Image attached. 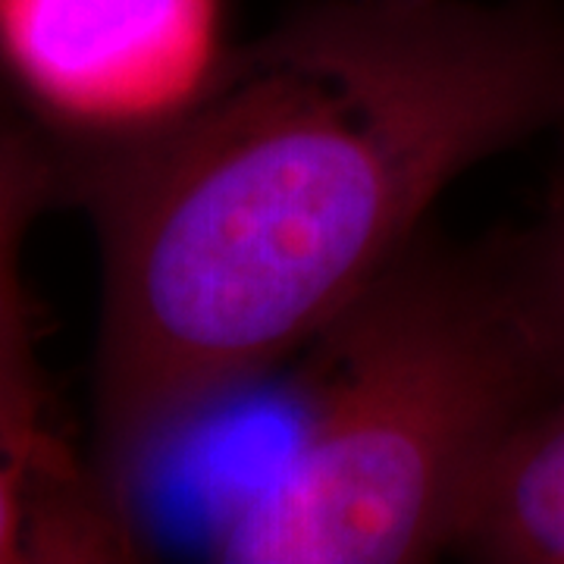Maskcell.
<instances>
[{
	"instance_id": "obj_1",
	"label": "cell",
	"mask_w": 564,
	"mask_h": 564,
	"mask_svg": "<svg viewBox=\"0 0 564 564\" xmlns=\"http://www.w3.org/2000/svg\"><path fill=\"white\" fill-rule=\"evenodd\" d=\"M562 120L564 25L543 10L329 0L232 51L170 129L95 158L110 502L348 314L464 173Z\"/></svg>"
},
{
	"instance_id": "obj_2",
	"label": "cell",
	"mask_w": 564,
	"mask_h": 564,
	"mask_svg": "<svg viewBox=\"0 0 564 564\" xmlns=\"http://www.w3.org/2000/svg\"><path fill=\"white\" fill-rule=\"evenodd\" d=\"M295 443L232 508L229 564H417L467 527L564 361L527 270L417 245L317 343Z\"/></svg>"
},
{
	"instance_id": "obj_3",
	"label": "cell",
	"mask_w": 564,
	"mask_h": 564,
	"mask_svg": "<svg viewBox=\"0 0 564 564\" xmlns=\"http://www.w3.org/2000/svg\"><path fill=\"white\" fill-rule=\"evenodd\" d=\"M229 54L223 0H0V82L95 158L182 120Z\"/></svg>"
},
{
	"instance_id": "obj_4",
	"label": "cell",
	"mask_w": 564,
	"mask_h": 564,
	"mask_svg": "<svg viewBox=\"0 0 564 564\" xmlns=\"http://www.w3.org/2000/svg\"><path fill=\"white\" fill-rule=\"evenodd\" d=\"M462 552L496 564H564V386L511 443Z\"/></svg>"
},
{
	"instance_id": "obj_5",
	"label": "cell",
	"mask_w": 564,
	"mask_h": 564,
	"mask_svg": "<svg viewBox=\"0 0 564 564\" xmlns=\"http://www.w3.org/2000/svg\"><path fill=\"white\" fill-rule=\"evenodd\" d=\"M41 202L22 204L0 226V440L57 433L35 361V323L22 282V242Z\"/></svg>"
},
{
	"instance_id": "obj_6",
	"label": "cell",
	"mask_w": 564,
	"mask_h": 564,
	"mask_svg": "<svg viewBox=\"0 0 564 564\" xmlns=\"http://www.w3.org/2000/svg\"><path fill=\"white\" fill-rule=\"evenodd\" d=\"M51 166L22 129L0 126V226L29 202L47 198Z\"/></svg>"
},
{
	"instance_id": "obj_7",
	"label": "cell",
	"mask_w": 564,
	"mask_h": 564,
	"mask_svg": "<svg viewBox=\"0 0 564 564\" xmlns=\"http://www.w3.org/2000/svg\"><path fill=\"white\" fill-rule=\"evenodd\" d=\"M527 276L564 361V192L555 204L543 245L527 267Z\"/></svg>"
}]
</instances>
